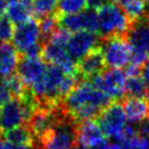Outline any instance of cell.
Instances as JSON below:
<instances>
[{
    "instance_id": "cell-31",
    "label": "cell",
    "mask_w": 149,
    "mask_h": 149,
    "mask_svg": "<svg viewBox=\"0 0 149 149\" xmlns=\"http://www.w3.org/2000/svg\"><path fill=\"white\" fill-rule=\"evenodd\" d=\"M0 149H6V141L2 138V135H0Z\"/></svg>"
},
{
    "instance_id": "cell-20",
    "label": "cell",
    "mask_w": 149,
    "mask_h": 149,
    "mask_svg": "<svg viewBox=\"0 0 149 149\" xmlns=\"http://www.w3.org/2000/svg\"><path fill=\"white\" fill-rule=\"evenodd\" d=\"M58 0H33V14L38 19L54 15Z\"/></svg>"
},
{
    "instance_id": "cell-4",
    "label": "cell",
    "mask_w": 149,
    "mask_h": 149,
    "mask_svg": "<svg viewBox=\"0 0 149 149\" xmlns=\"http://www.w3.org/2000/svg\"><path fill=\"white\" fill-rule=\"evenodd\" d=\"M97 22L99 36L104 38L122 36L131 27V20L125 12L116 3H109L97 9Z\"/></svg>"
},
{
    "instance_id": "cell-21",
    "label": "cell",
    "mask_w": 149,
    "mask_h": 149,
    "mask_svg": "<svg viewBox=\"0 0 149 149\" xmlns=\"http://www.w3.org/2000/svg\"><path fill=\"white\" fill-rule=\"evenodd\" d=\"M39 29L42 36V40L47 42L52 35L59 29V17L54 15L39 19Z\"/></svg>"
},
{
    "instance_id": "cell-27",
    "label": "cell",
    "mask_w": 149,
    "mask_h": 149,
    "mask_svg": "<svg viewBox=\"0 0 149 149\" xmlns=\"http://www.w3.org/2000/svg\"><path fill=\"white\" fill-rule=\"evenodd\" d=\"M38 144L29 146V145H14L6 141V149H37Z\"/></svg>"
},
{
    "instance_id": "cell-16",
    "label": "cell",
    "mask_w": 149,
    "mask_h": 149,
    "mask_svg": "<svg viewBox=\"0 0 149 149\" xmlns=\"http://www.w3.org/2000/svg\"><path fill=\"white\" fill-rule=\"evenodd\" d=\"M122 107L124 109L125 116L131 124H137L147 119L149 116V107L147 101L141 98L125 97Z\"/></svg>"
},
{
    "instance_id": "cell-26",
    "label": "cell",
    "mask_w": 149,
    "mask_h": 149,
    "mask_svg": "<svg viewBox=\"0 0 149 149\" xmlns=\"http://www.w3.org/2000/svg\"><path fill=\"white\" fill-rule=\"evenodd\" d=\"M110 2V0H86L87 8L96 10V9L101 8L102 6Z\"/></svg>"
},
{
    "instance_id": "cell-30",
    "label": "cell",
    "mask_w": 149,
    "mask_h": 149,
    "mask_svg": "<svg viewBox=\"0 0 149 149\" xmlns=\"http://www.w3.org/2000/svg\"><path fill=\"white\" fill-rule=\"evenodd\" d=\"M112 1H113V2H114L116 4H118L120 8H122L124 4H126L128 1H131V0H112Z\"/></svg>"
},
{
    "instance_id": "cell-25",
    "label": "cell",
    "mask_w": 149,
    "mask_h": 149,
    "mask_svg": "<svg viewBox=\"0 0 149 149\" xmlns=\"http://www.w3.org/2000/svg\"><path fill=\"white\" fill-rule=\"evenodd\" d=\"M12 98V96L10 94V91H8V88L6 87V85L3 84L2 81H0V109L2 108L7 101Z\"/></svg>"
},
{
    "instance_id": "cell-14",
    "label": "cell",
    "mask_w": 149,
    "mask_h": 149,
    "mask_svg": "<svg viewBox=\"0 0 149 149\" xmlns=\"http://www.w3.org/2000/svg\"><path fill=\"white\" fill-rule=\"evenodd\" d=\"M104 62L99 50H94L93 52L87 54L77 64V74L79 77L85 79V81L94 79L104 72Z\"/></svg>"
},
{
    "instance_id": "cell-6",
    "label": "cell",
    "mask_w": 149,
    "mask_h": 149,
    "mask_svg": "<svg viewBox=\"0 0 149 149\" xmlns=\"http://www.w3.org/2000/svg\"><path fill=\"white\" fill-rule=\"evenodd\" d=\"M126 42L131 48L130 65L141 70L149 57V17L131 25L126 33Z\"/></svg>"
},
{
    "instance_id": "cell-17",
    "label": "cell",
    "mask_w": 149,
    "mask_h": 149,
    "mask_svg": "<svg viewBox=\"0 0 149 149\" xmlns=\"http://www.w3.org/2000/svg\"><path fill=\"white\" fill-rule=\"evenodd\" d=\"M7 17L12 24L20 25L32 20L33 15V0H15L8 3Z\"/></svg>"
},
{
    "instance_id": "cell-32",
    "label": "cell",
    "mask_w": 149,
    "mask_h": 149,
    "mask_svg": "<svg viewBox=\"0 0 149 149\" xmlns=\"http://www.w3.org/2000/svg\"><path fill=\"white\" fill-rule=\"evenodd\" d=\"M146 101H147V104H148V107H149V91H148V93H147V95H146Z\"/></svg>"
},
{
    "instance_id": "cell-7",
    "label": "cell",
    "mask_w": 149,
    "mask_h": 149,
    "mask_svg": "<svg viewBox=\"0 0 149 149\" xmlns=\"http://www.w3.org/2000/svg\"><path fill=\"white\" fill-rule=\"evenodd\" d=\"M104 65L109 69H123L130 65L131 48L122 36L104 38L99 46Z\"/></svg>"
},
{
    "instance_id": "cell-5",
    "label": "cell",
    "mask_w": 149,
    "mask_h": 149,
    "mask_svg": "<svg viewBox=\"0 0 149 149\" xmlns=\"http://www.w3.org/2000/svg\"><path fill=\"white\" fill-rule=\"evenodd\" d=\"M12 46L24 57H39L42 52L44 40L39 25L35 20H29L17 25L13 31Z\"/></svg>"
},
{
    "instance_id": "cell-12",
    "label": "cell",
    "mask_w": 149,
    "mask_h": 149,
    "mask_svg": "<svg viewBox=\"0 0 149 149\" xmlns=\"http://www.w3.org/2000/svg\"><path fill=\"white\" fill-rule=\"evenodd\" d=\"M47 64L39 57H24L17 65V76L25 88L29 89L45 74Z\"/></svg>"
},
{
    "instance_id": "cell-23",
    "label": "cell",
    "mask_w": 149,
    "mask_h": 149,
    "mask_svg": "<svg viewBox=\"0 0 149 149\" xmlns=\"http://www.w3.org/2000/svg\"><path fill=\"white\" fill-rule=\"evenodd\" d=\"M13 24L8 20L7 17H0V44L9 42L12 39Z\"/></svg>"
},
{
    "instance_id": "cell-9",
    "label": "cell",
    "mask_w": 149,
    "mask_h": 149,
    "mask_svg": "<svg viewBox=\"0 0 149 149\" xmlns=\"http://www.w3.org/2000/svg\"><path fill=\"white\" fill-rule=\"evenodd\" d=\"M99 44V35L91 32H68L63 42L66 52L76 63L96 50Z\"/></svg>"
},
{
    "instance_id": "cell-10",
    "label": "cell",
    "mask_w": 149,
    "mask_h": 149,
    "mask_svg": "<svg viewBox=\"0 0 149 149\" xmlns=\"http://www.w3.org/2000/svg\"><path fill=\"white\" fill-rule=\"evenodd\" d=\"M59 26L69 33L91 32L97 34L98 22L96 10L87 8L73 14H63L59 17Z\"/></svg>"
},
{
    "instance_id": "cell-33",
    "label": "cell",
    "mask_w": 149,
    "mask_h": 149,
    "mask_svg": "<svg viewBox=\"0 0 149 149\" xmlns=\"http://www.w3.org/2000/svg\"><path fill=\"white\" fill-rule=\"evenodd\" d=\"M13 1H15V0H8V3H10V2H13Z\"/></svg>"
},
{
    "instance_id": "cell-15",
    "label": "cell",
    "mask_w": 149,
    "mask_h": 149,
    "mask_svg": "<svg viewBox=\"0 0 149 149\" xmlns=\"http://www.w3.org/2000/svg\"><path fill=\"white\" fill-rule=\"evenodd\" d=\"M20 57L12 44H0V79H3L14 74L17 70Z\"/></svg>"
},
{
    "instance_id": "cell-22",
    "label": "cell",
    "mask_w": 149,
    "mask_h": 149,
    "mask_svg": "<svg viewBox=\"0 0 149 149\" xmlns=\"http://www.w3.org/2000/svg\"><path fill=\"white\" fill-rule=\"evenodd\" d=\"M58 9L62 14H73L87 9L86 0H58Z\"/></svg>"
},
{
    "instance_id": "cell-29",
    "label": "cell",
    "mask_w": 149,
    "mask_h": 149,
    "mask_svg": "<svg viewBox=\"0 0 149 149\" xmlns=\"http://www.w3.org/2000/svg\"><path fill=\"white\" fill-rule=\"evenodd\" d=\"M8 7V0H0V17L6 12Z\"/></svg>"
},
{
    "instance_id": "cell-24",
    "label": "cell",
    "mask_w": 149,
    "mask_h": 149,
    "mask_svg": "<svg viewBox=\"0 0 149 149\" xmlns=\"http://www.w3.org/2000/svg\"><path fill=\"white\" fill-rule=\"evenodd\" d=\"M128 149H149V138L136 134L128 141Z\"/></svg>"
},
{
    "instance_id": "cell-1",
    "label": "cell",
    "mask_w": 149,
    "mask_h": 149,
    "mask_svg": "<svg viewBox=\"0 0 149 149\" xmlns=\"http://www.w3.org/2000/svg\"><path fill=\"white\" fill-rule=\"evenodd\" d=\"M68 113L77 122L98 118L112 104V99L97 89L91 81L79 82L61 102Z\"/></svg>"
},
{
    "instance_id": "cell-18",
    "label": "cell",
    "mask_w": 149,
    "mask_h": 149,
    "mask_svg": "<svg viewBox=\"0 0 149 149\" xmlns=\"http://www.w3.org/2000/svg\"><path fill=\"white\" fill-rule=\"evenodd\" d=\"M4 141L14 145H35V141L27 125H22L2 134Z\"/></svg>"
},
{
    "instance_id": "cell-19",
    "label": "cell",
    "mask_w": 149,
    "mask_h": 149,
    "mask_svg": "<svg viewBox=\"0 0 149 149\" xmlns=\"http://www.w3.org/2000/svg\"><path fill=\"white\" fill-rule=\"evenodd\" d=\"M149 87L141 75L127 76L125 85V94L132 98H144L148 93Z\"/></svg>"
},
{
    "instance_id": "cell-11",
    "label": "cell",
    "mask_w": 149,
    "mask_h": 149,
    "mask_svg": "<svg viewBox=\"0 0 149 149\" xmlns=\"http://www.w3.org/2000/svg\"><path fill=\"white\" fill-rule=\"evenodd\" d=\"M125 116L124 109L120 102H112L109 104L104 111L100 113L98 116V124H99L101 131L104 136L110 138H114L121 133V131L124 128Z\"/></svg>"
},
{
    "instance_id": "cell-8",
    "label": "cell",
    "mask_w": 149,
    "mask_h": 149,
    "mask_svg": "<svg viewBox=\"0 0 149 149\" xmlns=\"http://www.w3.org/2000/svg\"><path fill=\"white\" fill-rule=\"evenodd\" d=\"M127 74L122 69H109L91 79L94 86L109 96L111 99L121 100L125 98V85Z\"/></svg>"
},
{
    "instance_id": "cell-13",
    "label": "cell",
    "mask_w": 149,
    "mask_h": 149,
    "mask_svg": "<svg viewBox=\"0 0 149 149\" xmlns=\"http://www.w3.org/2000/svg\"><path fill=\"white\" fill-rule=\"evenodd\" d=\"M104 135L99 124L93 120L79 122L77 125V144L85 148H91L101 144Z\"/></svg>"
},
{
    "instance_id": "cell-3",
    "label": "cell",
    "mask_w": 149,
    "mask_h": 149,
    "mask_svg": "<svg viewBox=\"0 0 149 149\" xmlns=\"http://www.w3.org/2000/svg\"><path fill=\"white\" fill-rule=\"evenodd\" d=\"M77 125L79 122L68 113L42 137L38 145L42 149H72L77 145Z\"/></svg>"
},
{
    "instance_id": "cell-28",
    "label": "cell",
    "mask_w": 149,
    "mask_h": 149,
    "mask_svg": "<svg viewBox=\"0 0 149 149\" xmlns=\"http://www.w3.org/2000/svg\"><path fill=\"white\" fill-rule=\"evenodd\" d=\"M141 77L144 79L147 86L149 87V57L147 59V61L145 62V64L141 68Z\"/></svg>"
},
{
    "instance_id": "cell-2",
    "label": "cell",
    "mask_w": 149,
    "mask_h": 149,
    "mask_svg": "<svg viewBox=\"0 0 149 149\" xmlns=\"http://www.w3.org/2000/svg\"><path fill=\"white\" fill-rule=\"evenodd\" d=\"M79 74H73L56 65H47L45 74L29 91L38 104H60L79 84Z\"/></svg>"
}]
</instances>
